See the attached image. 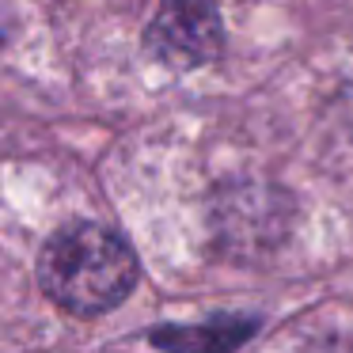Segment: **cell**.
<instances>
[{
	"label": "cell",
	"instance_id": "cell-1",
	"mask_svg": "<svg viewBox=\"0 0 353 353\" xmlns=\"http://www.w3.org/2000/svg\"><path fill=\"white\" fill-rule=\"evenodd\" d=\"M39 285L57 307L72 315H99L118 307L137 285L133 247L95 221L61 228L39 259Z\"/></svg>",
	"mask_w": 353,
	"mask_h": 353
},
{
	"label": "cell",
	"instance_id": "cell-2",
	"mask_svg": "<svg viewBox=\"0 0 353 353\" xmlns=\"http://www.w3.org/2000/svg\"><path fill=\"white\" fill-rule=\"evenodd\" d=\"M148 50L171 65H201L216 57L224 42V23L213 0H163L145 34Z\"/></svg>",
	"mask_w": 353,
	"mask_h": 353
}]
</instances>
